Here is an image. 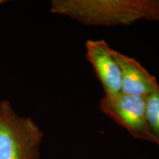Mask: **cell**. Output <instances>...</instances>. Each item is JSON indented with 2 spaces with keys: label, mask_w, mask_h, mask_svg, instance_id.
Here are the masks:
<instances>
[{
  "label": "cell",
  "mask_w": 159,
  "mask_h": 159,
  "mask_svg": "<svg viewBox=\"0 0 159 159\" xmlns=\"http://www.w3.org/2000/svg\"><path fill=\"white\" fill-rule=\"evenodd\" d=\"M50 11L85 25H128L142 19L159 21V0H52Z\"/></svg>",
  "instance_id": "cell-1"
},
{
  "label": "cell",
  "mask_w": 159,
  "mask_h": 159,
  "mask_svg": "<svg viewBox=\"0 0 159 159\" xmlns=\"http://www.w3.org/2000/svg\"><path fill=\"white\" fill-rule=\"evenodd\" d=\"M43 133L31 117L16 113L0 100V159H39Z\"/></svg>",
  "instance_id": "cell-2"
},
{
  "label": "cell",
  "mask_w": 159,
  "mask_h": 159,
  "mask_svg": "<svg viewBox=\"0 0 159 159\" xmlns=\"http://www.w3.org/2000/svg\"><path fill=\"white\" fill-rule=\"evenodd\" d=\"M99 109L134 138L152 142L145 118V97L122 93L114 97L105 96L100 99Z\"/></svg>",
  "instance_id": "cell-3"
},
{
  "label": "cell",
  "mask_w": 159,
  "mask_h": 159,
  "mask_svg": "<svg viewBox=\"0 0 159 159\" xmlns=\"http://www.w3.org/2000/svg\"><path fill=\"white\" fill-rule=\"evenodd\" d=\"M86 57L92 65L106 97L122 93L121 69L114 55V49L104 40H88L85 43Z\"/></svg>",
  "instance_id": "cell-4"
},
{
  "label": "cell",
  "mask_w": 159,
  "mask_h": 159,
  "mask_svg": "<svg viewBox=\"0 0 159 159\" xmlns=\"http://www.w3.org/2000/svg\"><path fill=\"white\" fill-rule=\"evenodd\" d=\"M121 69L122 93L127 95L146 97L159 90V83L136 60L113 51Z\"/></svg>",
  "instance_id": "cell-5"
},
{
  "label": "cell",
  "mask_w": 159,
  "mask_h": 159,
  "mask_svg": "<svg viewBox=\"0 0 159 159\" xmlns=\"http://www.w3.org/2000/svg\"><path fill=\"white\" fill-rule=\"evenodd\" d=\"M145 118L152 142L159 147V90L145 97Z\"/></svg>",
  "instance_id": "cell-6"
}]
</instances>
